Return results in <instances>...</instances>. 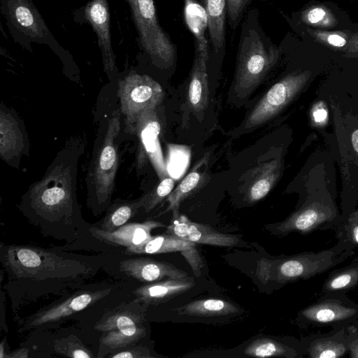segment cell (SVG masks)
Returning <instances> with one entry per match:
<instances>
[{
    "mask_svg": "<svg viewBox=\"0 0 358 358\" xmlns=\"http://www.w3.org/2000/svg\"><path fill=\"white\" fill-rule=\"evenodd\" d=\"M1 262L8 275L13 308L26 299L78 286L101 266L92 257L25 245L1 244Z\"/></svg>",
    "mask_w": 358,
    "mask_h": 358,
    "instance_id": "6da1fadb",
    "label": "cell"
},
{
    "mask_svg": "<svg viewBox=\"0 0 358 358\" xmlns=\"http://www.w3.org/2000/svg\"><path fill=\"white\" fill-rule=\"evenodd\" d=\"M75 164L57 162L24 196L20 209L45 235L73 241L84 225L75 197Z\"/></svg>",
    "mask_w": 358,
    "mask_h": 358,
    "instance_id": "7a4b0ae2",
    "label": "cell"
},
{
    "mask_svg": "<svg viewBox=\"0 0 358 358\" xmlns=\"http://www.w3.org/2000/svg\"><path fill=\"white\" fill-rule=\"evenodd\" d=\"M355 255L352 242L341 237L333 247L318 252H302L274 260L262 259L258 264V276L266 283L275 280L285 284L308 280L334 268Z\"/></svg>",
    "mask_w": 358,
    "mask_h": 358,
    "instance_id": "3957f363",
    "label": "cell"
},
{
    "mask_svg": "<svg viewBox=\"0 0 358 358\" xmlns=\"http://www.w3.org/2000/svg\"><path fill=\"white\" fill-rule=\"evenodd\" d=\"M249 17L242 26L234 76V91L240 98L252 93L279 56L278 49Z\"/></svg>",
    "mask_w": 358,
    "mask_h": 358,
    "instance_id": "277c9868",
    "label": "cell"
},
{
    "mask_svg": "<svg viewBox=\"0 0 358 358\" xmlns=\"http://www.w3.org/2000/svg\"><path fill=\"white\" fill-rule=\"evenodd\" d=\"M136 299L108 310L95 324L101 333L97 357L131 346L146 336L145 313Z\"/></svg>",
    "mask_w": 358,
    "mask_h": 358,
    "instance_id": "5b68a950",
    "label": "cell"
},
{
    "mask_svg": "<svg viewBox=\"0 0 358 358\" xmlns=\"http://www.w3.org/2000/svg\"><path fill=\"white\" fill-rule=\"evenodd\" d=\"M120 129V111L115 110L108 120L103 139L90 170V197L98 206L108 204L113 192L118 167L115 138Z\"/></svg>",
    "mask_w": 358,
    "mask_h": 358,
    "instance_id": "8992f818",
    "label": "cell"
},
{
    "mask_svg": "<svg viewBox=\"0 0 358 358\" xmlns=\"http://www.w3.org/2000/svg\"><path fill=\"white\" fill-rule=\"evenodd\" d=\"M130 6L141 45L157 67L167 69L175 62L176 45L160 27L153 0H125Z\"/></svg>",
    "mask_w": 358,
    "mask_h": 358,
    "instance_id": "52a82bcc",
    "label": "cell"
},
{
    "mask_svg": "<svg viewBox=\"0 0 358 358\" xmlns=\"http://www.w3.org/2000/svg\"><path fill=\"white\" fill-rule=\"evenodd\" d=\"M117 95L121 113L125 117L126 130L130 133L144 110L160 105L164 91L149 76L131 73L120 80Z\"/></svg>",
    "mask_w": 358,
    "mask_h": 358,
    "instance_id": "ba28073f",
    "label": "cell"
},
{
    "mask_svg": "<svg viewBox=\"0 0 358 358\" xmlns=\"http://www.w3.org/2000/svg\"><path fill=\"white\" fill-rule=\"evenodd\" d=\"M310 77L308 72L283 78L262 97L243 123V131L257 128L276 116L302 90Z\"/></svg>",
    "mask_w": 358,
    "mask_h": 358,
    "instance_id": "9c48e42d",
    "label": "cell"
},
{
    "mask_svg": "<svg viewBox=\"0 0 358 358\" xmlns=\"http://www.w3.org/2000/svg\"><path fill=\"white\" fill-rule=\"evenodd\" d=\"M159 106L144 110L137 118L130 133L135 134L138 139V168L149 160L161 180L168 174L159 141L162 128Z\"/></svg>",
    "mask_w": 358,
    "mask_h": 358,
    "instance_id": "30bf717a",
    "label": "cell"
},
{
    "mask_svg": "<svg viewBox=\"0 0 358 358\" xmlns=\"http://www.w3.org/2000/svg\"><path fill=\"white\" fill-rule=\"evenodd\" d=\"M112 287L82 289L71 296L55 301L27 317L24 329L51 324L84 310L108 296Z\"/></svg>",
    "mask_w": 358,
    "mask_h": 358,
    "instance_id": "8fae6325",
    "label": "cell"
},
{
    "mask_svg": "<svg viewBox=\"0 0 358 358\" xmlns=\"http://www.w3.org/2000/svg\"><path fill=\"white\" fill-rule=\"evenodd\" d=\"M341 219L336 207L324 199L314 200L304 204L276 227L278 235L285 236L291 232L303 234L317 229H327L340 224Z\"/></svg>",
    "mask_w": 358,
    "mask_h": 358,
    "instance_id": "7c38bea8",
    "label": "cell"
},
{
    "mask_svg": "<svg viewBox=\"0 0 358 358\" xmlns=\"http://www.w3.org/2000/svg\"><path fill=\"white\" fill-rule=\"evenodd\" d=\"M3 13L22 39L46 43L54 39L31 0H2Z\"/></svg>",
    "mask_w": 358,
    "mask_h": 358,
    "instance_id": "4fadbf2b",
    "label": "cell"
},
{
    "mask_svg": "<svg viewBox=\"0 0 358 358\" xmlns=\"http://www.w3.org/2000/svg\"><path fill=\"white\" fill-rule=\"evenodd\" d=\"M312 326L344 325L358 320V305L343 297H329L307 306L299 313Z\"/></svg>",
    "mask_w": 358,
    "mask_h": 358,
    "instance_id": "5bb4252c",
    "label": "cell"
},
{
    "mask_svg": "<svg viewBox=\"0 0 358 358\" xmlns=\"http://www.w3.org/2000/svg\"><path fill=\"white\" fill-rule=\"evenodd\" d=\"M195 243L165 233L152 236L138 245L126 248L124 255H156L180 252L186 259L194 274L199 276L203 264Z\"/></svg>",
    "mask_w": 358,
    "mask_h": 358,
    "instance_id": "9a60e30c",
    "label": "cell"
},
{
    "mask_svg": "<svg viewBox=\"0 0 358 358\" xmlns=\"http://www.w3.org/2000/svg\"><path fill=\"white\" fill-rule=\"evenodd\" d=\"M84 17L94 30L101 48L104 70L112 73L115 69L110 31V13L107 0H91L84 9Z\"/></svg>",
    "mask_w": 358,
    "mask_h": 358,
    "instance_id": "2e32d148",
    "label": "cell"
},
{
    "mask_svg": "<svg viewBox=\"0 0 358 358\" xmlns=\"http://www.w3.org/2000/svg\"><path fill=\"white\" fill-rule=\"evenodd\" d=\"M166 227L162 222L149 220L143 222L127 223L112 232L101 230L95 226L90 227L88 231L100 242L126 249L141 244L150 238L152 236V230Z\"/></svg>",
    "mask_w": 358,
    "mask_h": 358,
    "instance_id": "e0dca14e",
    "label": "cell"
},
{
    "mask_svg": "<svg viewBox=\"0 0 358 358\" xmlns=\"http://www.w3.org/2000/svg\"><path fill=\"white\" fill-rule=\"evenodd\" d=\"M119 271L138 281L150 283L165 278H182L187 277L186 272L173 264L150 258L134 257L120 262Z\"/></svg>",
    "mask_w": 358,
    "mask_h": 358,
    "instance_id": "ac0fdd59",
    "label": "cell"
},
{
    "mask_svg": "<svg viewBox=\"0 0 358 358\" xmlns=\"http://www.w3.org/2000/svg\"><path fill=\"white\" fill-rule=\"evenodd\" d=\"M195 282L192 277L167 278L157 282L146 283L134 291L136 299L143 305H158L186 292Z\"/></svg>",
    "mask_w": 358,
    "mask_h": 358,
    "instance_id": "d6986e66",
    "label": "cell"
},
{
    "mask_svg": "<svg viewBox=\"0 0 358 358\" xmlns=\"http://www.w3.org/2000/svg\"><path fill=\"white\" fill-rule=\"evenodd\" d=\"M281 164L275 159L259 163L246 176L245 195L250 203L264 198L276 183L280 173Z\"/></svg>",
    "mask_w": 358,
    "mask_h": 358,
    "instance_id": "ffe728a7",
    "label": "cell"
},
{
    "mask_svg": "<svg viewBox=\"0 0 358 358\" xmlns=\"http://www.w3.org/2000/svg\"><path fill=\"white\" fill-rule=\"evenodd\" d=\"M209 56L195 48L194 58L187 86L189 106L196 114H201L208 103L209 87L207 62Z\"/></svg>",
    "mask_w": 358,
    "mask_h": 358,
    "instance_id": "44dd1931",
    "label": "cell"
},
{
    "mask_svg": "<svg viewBox=\"0 0 358 358\" xmlns=\"http://www.w3.org/2000/svg\"><path fill=\"white\" fill-rule=\"evenodd\" d=\"M208 159V154L201 157L167 196L168 206L164 213L172 212L173 219L179 217V209L181 203L203 182L206 174Z\"/></svg>",
    "mask_w": 358,
    "mask_h": 358,
    "instance_id": "7402d4cb",
    "label": "cell"
},
{
    "mask_svg": "<svg viewBox=\"0 0 358 358\" xmlns=\"http://www.w3.org/2000/svg\"><path fill=\"white\" fill-rule=\"evenodd\" d=\"M208 19V29L212 48L220 54L225 46V17L227 0H202Z\"/></svg>",
    "mask_w": 358,
    "mask_h": 358,
    "instance_id": "603a6c76",
    "label": "cell"
},
{
    "mask_svg": "<svg viewBox=\"0 0 358 358\" xmlns=\"http://www.w3.org/2000/svg\"><path fill=\"white\" fill-rule=\"evenodd\" d=\"M358 285V258L348 266L333 271L326 279L320 292V299L343 297Z\"/></svg>",
    "mask_w": 358,
    "mask_h": 358,
    "instance_id": "cb8c5ba5",
    "label": "cell"
},
{
    "mask_svg": "<svg viewBox=\"0 0 358 358\" xmlns=\"http://www.w3.org/2000/svg\"><path fill=\"white\" fill-rule=\"evenodd\" d=\"M348 352V327L312 341L307 349L311 358H339Z\"/></svg>",
    "mask_w": 358,
    "mask_h": 358,
    "instance_id": "d4e9b609",
    "label": "cell"
},
{
    "mask_svg": "<svg viewBox=\"0 0 358 358\" xmlns=\"http://www.w3.org/2000/svg\"><path fill=\"white\" fill-rule=\"evenodd\" d=\"M179 315L215 317L234 314L238 308L232 303L219 299H203L191 301L178 308Z\"/></svg>",
    "mask_w": 358,
    "mask_h": 358,
    "instance_id": "484cf974",
    "label": "cell"
},
{
    "mask_svg": "<svg viewBox=\"0 0 358 358\" xmlns=\"http://www.w3.org/2000/svg\"><path fill=\"white\" fill-rule=\"evenodd\" d=\"M143 207L142 199L130 201H116L106 211L100 224L95 227L101 230L112 232L124 225Z\"/></svg>",
    "mask_w": 358,
    "mask_h": 358,
    "instance_id": "4316f807",
    "label": "cell"
},
{
    "mask_svg": "<svg viewBox=\"0 0 358 358\" xmlns=\"http://www.w3.org/2000/svg\"><path fill=\"white\" fill-rule=\"evenodd\" d=\"M185 16L187 24L195 36V47L208 56V42L205 37L208 19L204 8L194 0H185Z\"/></svg>",
    "mask_w": 358,
    "mask_h": 358,
    "instance_id": "83f0119b",
    "label": "cell"
},
{
    "mask_svg": "<svg viewBox=\"0 0 358 358\" xmlns=\"http://www.w3.org/2000/svg\"><path fill=\"white\" fill-rule=\"evenodd\" d=\"M188 239L195 243L220 247H233L239 239L234 235L220 233L207 224L190 220Z\"/></svg>",
    "mask_w": 358,
    "mask_h": 358,
    "instance_id": "f1b7e54d",
    "label": "cell"
},
{
    "mask_svg": "<svg viewBox=\"0 0 358 358\" xmlns=\"http://www.w3.org/2000/svg\"><path fill=\"white\" fill-rule=\"evenodd\" d=\"M243 352L247 356L256 357H294L297 354L293 348L268 338L255 339L245 348Z\"/></svg>",
    "mask_w": 358,
    "mask_h": 358,
    "instance_id": "f546056e",
    "label": "cell"
},
{
    "mask_svg": "<svg viewBox=\"0 0 358 358\" xmlns=\"http://www.w3.org/2000/svg\"><path fill=\"white\" fill-rule=\"evenodd\" d=\"M14 120L8 115H1V154L8 157L16 155L20 148L18 141L19 130Z\"/></svg>",
    "mask_w": 358,
    "mask_h": 358,
    "instance_id": "4dcf8cb0",
    "label": "cell"
},
{
    "mask_svg": "<svg viewBox=\"0 0 358 358\" xmlns=\"http://www.w3.org/2000/svg\"><path fill=\"white\" fill-rule=\"evenodd\" d=\"M174 180L166 176L160 180L148 194L141 198L143 207L146 213H149L171 194L174 187Z\"/></svg>",
    "mask_w": 358,
    "mask_h": 358,
    "instance_id": "1f68e13d",
    "label": "cell"
},
{
    "mask_svg": "<svg viewBox=\"0 0 358 358\" xmlns=\"http://www.w3.org/2000/svg\"><path fill=\"white\" fill-rule=\"evenodd\" d=\"M55 350L64 356L73 358H92L94 355L84 345L69 338L61 339L55 345Z\"/></svg>",
    "mask_w": 358,
    "mask_h": 358,
    "instance_id": "d6a6232c",
    "label": "cell"
},
{
    "mask_svg": "<svg viewBox=\"0 0 358 358\" xmlns=\"http://www.w3.org/2000/svg\"><path fill=\"white\" fill-rule=\"evenodd\" d=\"M109 358H151L154 356L144 346L131 345L107 355Z\"/></svg>",
    "mask_w": 358,
    "mask_h": 358,
    "instance_id": "836d02e7",
    "label": "cell"
},
{
    "mask_svg": "<svg viewBox=\"0 0 358 358\" xmlns=\"http://www.w3.org/2000/svg\"><path fill=\"white\" fill-rule=\"evenodd\" d=\"M251 0H227V15L233 29L237 27L242 13Z\"/></svg>",
    "mask_w": 358,
    "mask_h": 358,
    "instance_id": "e575fe53",
    "label": "cell"
},
{
    "mask_svg": "<svg viewBox=\"0 0 358 358\" xmlns=\"http://www.w3.org/2000/svg\"><path fill=\"white\" fill-rule=\"evenodd\" d=\"M190 220L185 215H180L178 217L173 219L172 222L166 227L165 233L173 234L182 239H188V231Z\"/></svg>",
    "mask_w": 358,
    "mask_h": 358,
    "instance_id": "d590c367",
    "label": "cell"
},
{
    "mask_svg": "<svg viewBox=\"0 0 358 358\" xmlns=\"http://www.w3.org/2000/svg\"><path fill=\"white\" fill-rule=\"evenodd\" d=\"M348 352L350 357L358 358V331L353 327H348Z\"/></svg>",
    "mask_w": 358,
    "mask_h": 358,
    "instance_id": "8d00e7d4",
    "label": "cell"
},
{
    "mask_svg": "<svg viewBox=\"0 0 358 358\" xmlns=\"http://www.w3.org/2000/svg\"><path fill=\"white\" fill-rule=\"evenodd\" d=\"M312 118L316 124H324L328 119L327 108L322 103L315 105L312 110Z\"/></svg>",
    "mask_w": 358,
    "mask_h": 358,
    "instance_id": "74e56055",
    "label": "cell"
},
{
    "mask_svg": "<svg viewBox=\"0 0 358 358\" xmlns=\"http://www.w3.org/2000/svg\"><path fill=\"white\" fill-rule=\"evenodd\" d=\"M325 15L324 10L320 8H315L310 10L308 15V20L311 23H317L322 20Z\"/></svg>",
    "mask_w": 358,
    "mask_h": 358,
    "instance_id": "f35d334b",
    "label": "cell"
},
{
    "mask_svg": "<svg viewBox=\"0 0 358 358\" xmlns=\"http://www.w3.org/2000/svg\"><path fill=\"white\" fill-rule=\"evenodd\" d=\"M28 348H20L6 353L5 358H27L28 357Z\"/></svg>",
    "mask_w": 358,
    "mask_h": 358,
    "instance_id": "ab89813d",
    "label": "cell"
},
{
    "mask_svg": "<svg viewBox=\"0 0 358 358\" xmlns=\"http://www.w3.org/2000/svg\"><path fill=\"white\" fill-rule=\"evenodd\" d=\"M327 41L331 45L337 47L343 46L346 43L345 40L343 37L336 34L329 36Z\"/></svg>",
    "mask_w": 358,
    "mask_h": 358,
    "instance_id": "60d3db41",
    "label": "cell"
},
{
    "mask_svg": "<svg viewBox=\"0 0 358 358\" xmlns=\"http://www.w3.org/2000/svg\"><path fill=\"white\" fill-rule=\"evenodd\" d=\"M345 222L349 227H357L358 226V210H354L347 217Z\"/></svg>",
    "mask_w": 358,
    "mask_h": 358,
    "instance_id": "b9f144b4",
    "label": "cell"
},
{
    "mask_svg": "<svg viewBox=\"0 0 358 358\" xmlns=\"http://www.w3.org/2000/svg\"><path fill=\"white\" fill-rule=\"evenodd\" d=\"M352 142L355 150L358 152V129L355 130L352 134Z\"/></svg>",
    "mask_w": 358,
    "mask_h": 358,
    "instance_id": "7bdbcfd3",
    "label": "cell"
},
{
    "mask_svg": "<svg viewBox=\"0 0 358 358\" xmlns=\"http://www.w3.org/2000/svg\"><path fill=\"white\" fill-rule=\"evenodd\" d=\"M6 338L5 337L1 342L0 344V358H4L6 355L5 347H6Z\"/></svg>",
    "mask_w": 358,
    "mask_h": 358,
    "instance_id": "ee69618b",
    "label": "cell"
}]
</instances>
